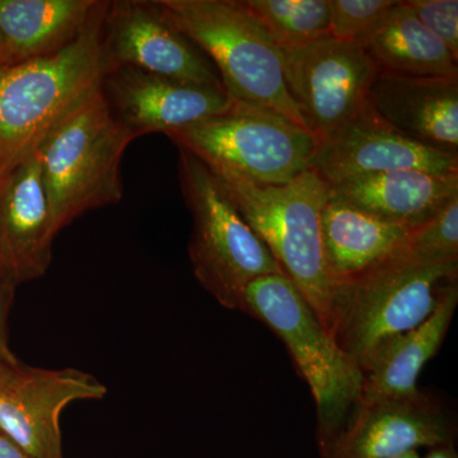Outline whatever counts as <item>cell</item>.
I'll use <instances>...</instances> for the list:
<instances>
[{
	"label": "cell",
	"mask_w": 458,
	"mask_h": 458,
	"mask_svg": "<svg viewBox=\"0 0 458 458\" xmlns=\"http://www.w3.org/2000/svg\"><path fill=\"white\" fill-rule=\"evenodd\" d=\"M107 5L98 0L82 32L62 50L0 66V186L101 86L107 72L102 49Z\"/></svg>",
	"instance_id": "1"
},
{
	"label": "cell",
	"mask_w": 458,
	"mask_h": 458,
	"mask_svg": "<svg viewBox=\"0 0 458 458\" xmlns=\"http://www.w3.org/2000/svg\"><path fill=\"white\" fill-rule=\"evenodd\" d=\"M458 280V261L428 260L408 245L360 276L335 283L327 331L361 372L377 351L426 321L443 288Z\"/></svg>",
	"instance_id": "2"
},
{
	"label": "cell",
	"mask_w": 458,
	"mask_h": 458,
	"mask_svg": "<svg viewBox=\"0 0 458 458\" xmlns=\"http://www.w3.org/2000/svg\"><path fill=\"white\" fill-rule=\"evenodd\" d=\"M210 171L327 330L333 283L325 262L321 218L330 199L328 182L311 168L282 185Z\"/></svg>",
	"instance_id": "3"
},
{
	"label": "cell",
	"mask_w": 458,
	"mask_h": 458,
	"mask_svg": "<svg viewBox=\"0 0 458 458\" xmlns=\"http://www.w3.org/2000/svg\"><path fill=\"white\" fill-rule=\"evenodd\" d=\"M132 140L101 86L50 132L38 156L54 233L90 210L122 200L120 167Z\"/></svg>",
	"instance_id": "4"
},
{
	"label": "cell",
	"mask_w": 458,
	"mask_h": 458,
	"mask_svg": "<svg viewBox=\"0 0 458 458\" xmlns=\"http://www.w3.org/2000/svg\"><path fill=\"white\" fill-rule=\"evenodd\" d=\"M157 3L209 57L229 98L270 108L309 129L286 89L282 54L243 0Z\"/></svg>",
	"instance_id": "5"
},
{
	"label": "cell",
	"mask_w": 458,
	"mask_h": 458,
	"mask_svg": "<svg viewBox=\"0 0 458 458\" xmlns=\"http://www.w3.org/2000/svg\"><path fill=\"white\" fill-rule=\"evenodd\" d=\"M242 312L267 325L284 343L315 400L321 447L342 429L360 401L363 372L336 345L284 274L261 276L247 286Z\"/></svg>",
	"instance_id": "6"
},
{
	"label": "cell",
	"mask_w": 458,
	"mask_h": 458,
	"mask_svg": "<svg viewBox=\"0 0 458 458\" xmlns=\"http://www.w3.org/2000/svg\"><path fill=\"white\" fill-rule=\"evenodd\" d=\"M177 149L181 191L192 216V273L222 307L242 312L247 286L261 276L284 273L210 168L188 150Z\"/></svg>",
	"instance_id": "7"
},
{
	"label": "cell",
	"mask_w": 458,
	"mask_h": 458,
	"mask_svg": "<svg viewBox=\"0 0 458 458\" xmlns=\"http://www.w3.org/2000/svg\"><path fill=\"white\" fill-rule=\"evenodd\" d=\"M167 137L212 170L260 185H282L310 170L319 143L311 131L276 111L241 101Z\"/></svg>",
	"instance_id": "8"
},
{
	"label": "cell",
	"mask_w": 458,
	"mask_h": 458,
	"mask_svg": "<svg viewBox=\"0 0 458 458\" xmlns=\"http://www.w3.org/2000/svg\"><path fill=\"white\" fill-rule=\"evenodd\" d=\"M289 95L307 128L327 140L369 102L379 72L360 42L330 35L293 53H280Z\"/></svg>",
	"instance_id": "9"
},
{
	"label": "cell",
	"mask_w": 458,
	"mask_h": 458,
	"mask_svg": "<svg viewBox=\"0 0 458 458\" xmlns=\"http://www.w3.org/2000/svg\"><path fill=\"white\" fill-rule=\"evenodd\" d=\"M108 69L131 66L147 73L223 89L203 50L165 16L156 2H108L102 23Z\"/></svg>",
	"instance_id": "10"
},
{
	"label": "cell",
	"mask_w": 458,
	"mask_h": 458,
	"mask_svg": "<svg viewBox=\"0 0 458 458\" xmlns=\"http://www.w3.org/2000/svg\"><path fill=\"white\" fill-rule=\"evenodd\" d=\"M106 394L83 370L18 364L0 379V433L31 458H64L60 415L71 403Z\"/></svg>",
	"instance_id": "11"
},
{
	"label": "cell",
	"mask_w": 458,
	"mask_h": 458,
	"mask_svg": "<svg viewBox=\"0 0 458 458\" xmlns=\"http://www.w3.org/2000/svg\"><path fill=\"white\" fill-rule=\"evenodd\" d=\"M311 170L328 185L396 170L458 174L457 153L411 140L386 123L367 102L327 140L319 141Z\"/></svg>",
	"instance_id": "12"
},
{
	"label": "cell",
	"mask_w": 458,
	"mask_h": 458,
	"mask_svg": "<svg viewBox=\"0 0 458 458\" xmlns=\"http://www.w3.org/2000/svg\"><path fill=\"white\" fill-rule=\"evenodd\" d=\"M456 426L427 394L409 400H360L345 424L319 448L321 458H394L454 445Z\"/></svg>",
	"instance_id": "13"
},
{
	"label": "cell",
	"mask_w": 458,
	"mask_h": 458,
	"mask_svg": "<svg viewBox=\"0 0 458 458\" xmlns=\"http://www.w3.org/2000/svg\"><path fill=\"white\" fill-rule=\"evenodd\" d=\"M102 93L114 117L135 140L188 128L227 113L233 99L222 89L182 82L131 66L108 69Z\"/></svg>",
	"instance_id": "14"
},
{
	"label": "cell",
	"mask_w": 458,
	"mask_h": 458,
	"mask_svg": "<svg viewBox=\"0 0 458 458\" xmlns=\"http://www.w3.org/2000/svg\"><path fill=\"white\" fill-rule=\"evenodd\" d=\"M55 237L38 150L0 186V247L17 285L47 274Z\"/></svg>",
	"instance_id": "15"
},
{
	"label": "cell",
	"mask_w": 458,
	"mask_h": 458,
	"mask_svg": "<svg viewBox=\"0 0 458 458\" xmlns=\"http://www.w3.org/2000/svg\"><path fill=\"white\" fill-rule=\"evenodd\" d=\"M369 102L378 116L411 140L458 155V75L379 73Z\"/></svg>",
	"instance_id": "16"
},
{
	"label": "cell",
	"mask_w": 458,
	"mask_h": 458,
	"mask_svg": "<svg viewBox=\"0 0 458 458\" xmlns=\"http://www.w3.org/2000/svg\"><path fill=\"white\" fill-rule=\"evenodd\" d=\"M458 195V174L396 170L330 185V198L386 221L417 228Z\"/></svg>",
	"instance_id": "17"
},
{
	"label": "cell",
	"mask_w": 458,
	"mask_h": 458,
	"mask_svg": "<svg viewBox=\"0 0 458 458\" xmlns=\"http://www.w3.org/2000/svg\"><path fill=\"white\" fill-rule=\"evenodd\" d=\"M458 306V280L443 288L432 315L419 327L394 337L377 351L364 370L360 400L417 399L418 378L441 349Z\"/></svg>",
	"instance_id": "18"
},
{
	"label": "cell",
	"mask_w": 458,
	"mask_h": 458,
	"mask_svg": "<svg viewBox=\"0 0 458 458\" xmlns=\"http://www.w3.org/2000/svg\"><path fill=\"white\" fill-rule=\"evenodd\" d=\"M414 228L328 199L321 218L322 245L333 285L360 276L408 245Z\"/></svg>",
	"instance_id": "19"
},
{
	"label": "cell",
	"mask_w": 458,
	"mask_h": 458,
	"mask_svg": "<svg viewBox=\"0 0 458 458\" xmlns=\"http://www.w3.org/2000/svg\"><path fill=\"white\" fill-rule=\"evenodd\" d=\"M98 0H0V66L49 55L78 38Z\"/></svg>",
	"instance_id": "20"
},
{
	"label": "cell",
	"mask_w": 458,
	"mask_h": 458,
	"mask_svg": "<svg viewBox=\"0 0 458 458\" xmlns=\"http://www.w3.org/2000/svg\"><path fill=\"white\" fill-rule=\"evenodd\" d=\"M361 45L382 74L401 77L458 75L457 57L419 22L406 2H396Z\"/></svg>",
	"instance_id": "21"
},
{
	"label": "cell",
	"mask_w": 458,
	"mask_h": 458,
	"mask_svg": "<svg viewBox=\"0 0 458 458\" xmlns=\"http://www.w3.org/2000/svg\"><path fill=\"white\" fill-rule=\"evenodd\" d=\"M280 53L330 35V0H243Z\"/></svg>",
	"instance_id": "22"
},
{
	"label": "cell",
	"mask_w": 458,
	"mask_h": 458,
	"mask_svg": "<svg viewBox=\"0 0 458 458\" xmlns=\"http://www.w3.org/2000/svg\"><path fill=\"white\" fill-rule=\"evenodd\" d=\"M408 249L428 260L458 261V195L429 221L414 228Z\"/></svg>",
	"instance_id": "23"
},
{
	"label": "cell",
	"mask_w": 458,
	"mask_h": 458,
	"mask_svg": "<svg viewBox=\"0 0 458 458\" xmlns=\"http://www.w3.org/2000/svg\"><path fill=\"white\" fill-rule=\"evenodd\" d=\"M394 0H330V36L344 42H363Z\"/></svg>",
	"instance_id": "24"
},
{
	"label": "cell",
	"mask_w": 458,
	"mask_h": 458,
	"mask_svg": "<svg viewBox=\"0 0 458 458\" xmlns=\"http://www.w3.org/2000/svg\"><path fill=\"white\" fill-rule=\"evenodd\" d=\"M419 22L458 59L457 0H405Z\"/></svg>",
	"instance_id": "25"
},
{
	"label": "cell",
	"mask_w": 458,
	"mask_h": 458,
	"mask_svg": "<svg viewBox=\"0 0 458 458\" xmlns=\"http://www.w3.org/2000/svg\"><path fill=\"white\" fill-rule=\"evenodd\" d=\"M17 286L13 280L0 278V361L8 366H18L22 363L12 351L8 331V319Z\"/></svg>",
	"instance_id": "26"
},
{
	"label": "cell",
	"mask_w": 458,
	"mask_h": 458,
	"mask_svg": "<svg viewBox=\"0 0 458 458\" xmlns=\"http://www.w3.org/2000/svg\"><path fill=\"white\" fill-rule=\"evenodd\" d=\"M0 458H31L17 447L4 434L0 433Z\"/></svg>",
	"instance_id": "27"
},
{
	"label": "cell",
	"mask_w": 458,
	"mask_h": 458,
	"mask_svg": "<svg viewBox=\"0 0 458 458\" xmlns=\"http://www.w3.org/2000/svg\"><path fill=\"white\" fill-rule=\"evenodd\" d=\"M421 458H458L456 448L454 445H442V447L432 448L426 456Z\"/></svg>",
	"instance_id": "28"
},
{
	"label": "cell",
	"mask_w": 458,
	"mask_h": 458,
	"mask_svg": "<svg viewBox=\"0 0 458 458\" xmlns=\"http://www.w3.org/2000/svg\"><path fill=\"white\" fill-rule=\"evenodd\" d=\"M0 278L11 279L14 282L11 270H9L8 262L5 260L4 255H3L2 247H0Z\"/></svg>",
	"instance_id": "29"
},
{
	"label": "cell",
	"mask_w": 458,
	"mask_h": 458,
	"mask_svg": "<svg viewBox=\"0 0 458 458\" xmlns=\"http://www.w3.org/2000/svg\"><path fill=\"white\" fill-rule=\"evenodd\" d=\"M13 367H17V366H8V364L2 363V361H0V379H2L3 377L7 375V373L9 372V369H13Z\"/></svg>",
	"instance_id": "30"
},
{
	"label": "cell",
	"mask_w": 458,
	"mask_h": 458,
	"mask_svg": "<svg viewBox=\"0 0 458 458\" xmlns=\"http://www.w3.org/2000/svg\"><path fill=\"white\" fill-rule=\"evenodd\" d=\"M394 458H421L419 451H411L408 452V454H401V456L394 457Z\"/></svg>",
	"instance_id": "31"
}]
</instances>
